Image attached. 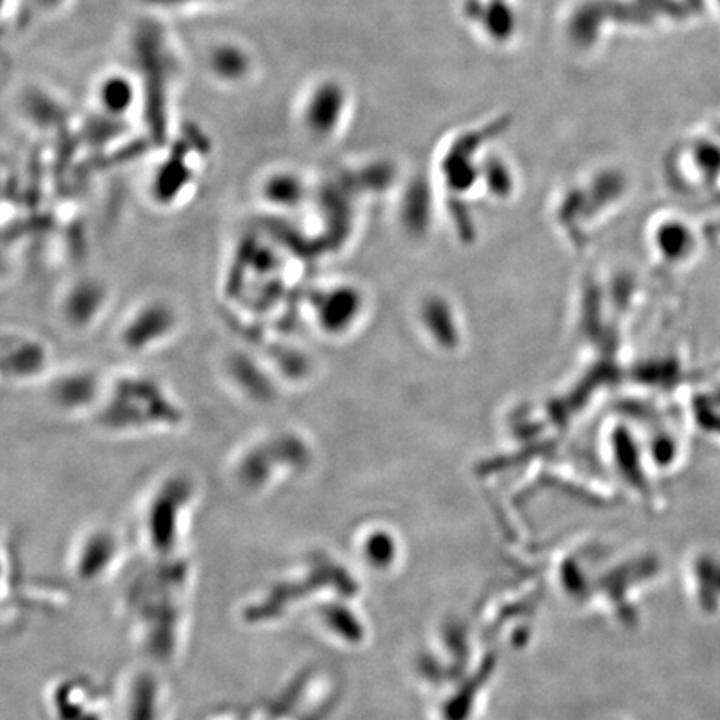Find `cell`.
I'll list each match as a JSON object with an SVG mask.
<instances>
[{
    "mask_svg": "<svg viewBox=\"0 0 720 720\" xmlns=\"http://www.w3.org/2000/svg\"><path fill=\"white\" fill-rule=\"evenodd\" d=\"M346 105V94L334 80L319 83L306 97L302 105V125L309 136L327 139L336 133Z\"/></svg>",
    "mask_w": 720,
    "mask_h": 720,
    "instance_id": "1",
    "label": "cell"
},
{
    "mask_svg": "<svg viewBox=\"0 0 720 720\" xmlns=\"http://www.w3.org/2000/svg\"><path fill=\"white\" fill-rule=\"evenodd\" d=\"M209 71L225 84H239L252 72V58L236 42H221L208 55Z\"/></svg>",
    "mask_w": 720,
    "mask_h": 720,
    "instance_id": "2",
    "label": "cell"
},
{
    "mask_svg": "<svg viewBox=\"0 0 720 720\" xmlns=\"http://www.w3.org/2000/svg\"><path fill=\"white\" fill-rule=\"evenodd\" d=\"M262 199L272 208L296 209L307 197V184L302 175L293 171L272 172L262 183Z\"/></svg>",
    "mask_w": 720,
    "mask_h": 720,
    "instance_id": "3",
    "label": "cell"
},
{
    "mask_svg": "<svg viewBox=\"0 0 720 720\" xmlns=\"http://www.w3.org/2000/svg\"><path fill=\"white\" fill-rule=\"evenodd\" d=\"M137 89L134 80L125 74L105 75L97 87V100L109 117H125L136 104Z\"/></svg>",
    "mask_w": 720,
    "mask_h": 720,
    "instance_id": "4",
    "label": "cell"
},
{
    "mask_svg": "<svg viewBox=\"0 0 720 720\" xmlns=\"http://www.w3.org/2000/svg\"><path fill=\"white\" fill-rule=\"evenodd\" d=\"M144 2L152 5V8L177 9L190 4V2H196V0H144Z\"/></svg>",
    "mask_w": 720,
    "mask_h": 720,
    "instance_id": "5",
    "label": "cell"
},
{
    "mask_svg": "<svg viewBox=\"0 0 720 720\" xmlns=\"http://www.w3.org/2000/svg\"><path fill=\"white\" fill-rule=\"evenodd\" d=\"M36 2L44 9H58L64 4L65 0H36Z\"/></svg>",
    "mask_w": 720,
    "mask_h": 720,
    "instance_id": "6",
    "label": "cell"
}]
</instances>
